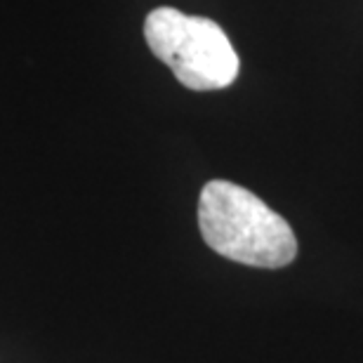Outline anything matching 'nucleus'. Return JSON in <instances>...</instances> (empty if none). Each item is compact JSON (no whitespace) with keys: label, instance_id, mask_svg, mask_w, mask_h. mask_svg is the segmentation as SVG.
I'll return each mask as SVG.
<instances>
[{"label":"nucleus","instance_id":"obj_2","mask_svg":"<svg viewBox=\"0 0 363 363\" xmlns=\"http://www.w3.org/2000/svg\"><path fill=\"white\" fill-rule=\"evenodd\" d=\"M144 38L189 90H222L236 81V50L213 19L191 17L175 7H156L144 21Z\"/></svg>","mask_w":363,"mask_h":363},{"label":"nucleus","instance_id":"obj_1","mask_svg":"<svg viewBox=\"0 0 363 363\" xmlns=\"http://www.w3.org/2000/svg\"><path fill=\"white\" fill-rule=\"evenodd\" d=\"M203 241L217 255L257 269H281L297 257L290 224L262 199L227 179H213L199 199Z\"/></svg>","mask_w":363,"mask_h":363}]
</instances>
